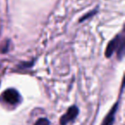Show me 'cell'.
Here are the masks:
<instances>
[{
	"label": "cell",
	"mask_w": 125,
	"mask_h": 125,
	"mask_svg": "<svg viewBox=\"0 0 125 125\" xmlns=\"http://www.w3.org/2000/svg\"><path fill=\"white\" fill-rule=\"evenodd\" d=\"M1 100L9 105H16L21 100V98L17 90L14 88H9L5 90L1 95Z\"/></svg>",
	"instance_id": "7a4b0ae2"
},
{
	"label": "cell",
	"mask_w": 125,
	"mask_h": 125,
	"mask_svg": "<svg viewBox=\"0 0 125 125\" xmlns=\"http://www.w3.org/2000/svg\"><path fill=\"white\" fill-rule=\"evenodd\" d=\"M78 111H79V110L76 106H71V107L67 111V112L61 117L60 123L62 125H65L68 123H70V121L74 120L76 117L77 115H78Z\"/></svg>",
	"instance_id": "3957f363"
},
{
	"label": "cell",
	"mask_w": 125,
	"mask_h": 125,
	"mask_svg": "<svg viewBox=\"0 0 125 125\" xmlns=\"http://www.w3.org/2000/svg\"><path fill=\"white\" fill-rule=\"evenodd\" d=\"M116 51L117 52V56H119L120 58H122L124 53V36L123 34L117 35L108 44L105 50V56L107 57H111Z\"/></svg>",
	"instance_id": "6da1fadb"
},
{
	"label": "cell",
	"mask_w": 125,
	"mask_h": 125,
	"mask_svg": "<svg viewBox=\"0 0 125 125\" xmlns=\"http://www.w3.org/2000/svg\"><path fill=\"white\" fill-rule=\"evenodd\" d=\"M116 108H117V104H115L114 107L111 109V111L108 113V115L105 116L104 122H103L101 125H112L113 124L114 119H115V114H116Z\"/></svg>",
	"instance_id": "277c9868"
},
{
	"label": "cell",
	"mask_w": 125,
	"mask_h": 125,
	"mask_svg": "<svg viewBox=\"0 0 125 125\" xmlns=\"http://www.w3.org/2000/svg\"><path fill=\"white\" fill-rule=\"evenodd\" d=\"M34 125H50V122L46 118H40Z\"/></svg>",
	"instance_id": "5b68a950"
}]
</instances>
